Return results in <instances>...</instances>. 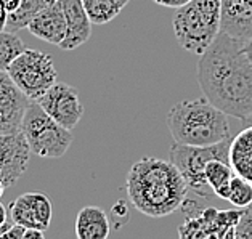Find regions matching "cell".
Here are the masks:
<instances>
[{
    "label": "cell",
    "instance_id": "cell-1",
    "mask_svg": "<svg viewBox=\"0 0 252 239\" xmlns=\"http://www.w3.org/2000/svg\"><path fill=\"white\" fill-rule=\"evenodd\" d=\"M198 82L204 96L226 116L244 120L252 114V64L244 42L220 30L199 55Z\"/></svg>",
    "mask_w": 252,
    "mask_h": 239
},
{
    "label": "cell",
    "instance_id": "cell-2",
    "mask_svg": "<svg viewBox=\"0 0 252 239\" xmlns=\"http://www.w3.org/2000/svg\"><path fill=\"white\" fill-rule=\"evenodd\" d=\"M126 191L138 212L151 218H162L180 209L188 186L170 159L143 157L128 170Z\"/></svg>",
    "mask_w": 252,
    "mask_h": 239
},
{
    "label": "cell",
    "instance_id": "cell-3",
    "mask_svg": "<svg viewBox=\"0 0 252 239\" xmlns=\"http://www.w3.org/2000/svg\"><path fill=\"white\" fill-rule=\"evenodd\" d=\"M165 122L174 142L180 145L209 146L231 138L226 114L206 96L178 101L169 109Z\"/></svg>",
    "mask_w": 252,
    "mask_h": 239
},
{
    "label": "cell",
    "instance_id": "cell-4",
    "mask_svg": "<svg viewBox=\"0 0 252 239\" xmlns=\"http://www.w3.org/2000/svg\"><path fill=\"white\" fill-rule=\"evenodd\" d=\"M172 26L183 50L204 53L220 32V0H189L177 8Z\"/></svg>",
    "mask_w": 252,
    "mask_h": 239
},
{
    "label": "cell",
    "instance_id": "cell-5",
    "mask_svg": "<svg viewBox=\"0 0 252 239\" xmlns=\"http://www.w3.org/2000/svg\"><path fill=\"white\" fill-rule=\"evenodd\" d=\"M21 133L31 152L45 159L63 157L74 140L69 128L58 124L37 101L29 103L21 122Z\"/></svg>",
    "mask_w": 252,
    "mask_h": 239
},
{
    "label": "cell",
    "instance_id": "cell-6",
    "mask_svg": "<svg viewBox=\"0 0 252 239\" xmlns=\"http://www.w3.org/2000/svg\"><path fill=\"white\" fill-rule=\"evenodd\" d=\"M230 145L231 138L209 146H189L174 143L169 149V159L182 174L188 189L201 198H209L214 194L212 188L206 180V164L212 159L230 162Z\"/></svg>",
    "mask_w": 252,
    "mask_h": 239
},
{
    "label": "cell",
    "instance_id": "cell-7",
    "mask_svg": "<svg viewBox=\"0 0 252 239\" xmlns=\"http://www.w3.org/2000/svg\"><path fill=\"white\" fill-rule=\"evenodd\" d=\"M7 72L16 87L32 101L39 100L58 81V72L50 55L32 48H24L11 61Z\"/></svg>",
    "mask_w": 252,
    "mask_h": 239
},
{
    "label": "cell",
    "instance_id": "cell-8",
    "mask_svg": "<svg viewBox=\"0 0 252 239\" xmlns=\"http://www.w3.org/2000/svg\"><path fill=\"white\" fill-rule=\"evenodd\" d=\"M185 222L178 226V236L183 239L196 238H235L241 210H217L214 207L202 209L191 201L182 204Z\"/></svg>",
    "mask_w": 252,
    "mask_h": 239
},
{
    "label": "cell",
    "instance_id": "cell-9",
    "mask_svg": "<svg viewBox=\"0 0 252 239\" xmlns=\"http://www.w3.org/2000/svg\"><path fill=\"white\" fill-rule=\"evenodd\" d=\"M44 111L63 127L72 130L84 116V106L79 98V91L69 84L57 82L48 89L39 100Z\"/></svg>",
    "mask_w": 252,
    "mask_h": 239
},
{
    "label": "cell",
    "instance_id": "cell-10",
    "mask_svg": "<svg viewBox=\"0 0 252 239\" xmlns=\"http://www.w3.org/2000/svg\"><path fill=\"white\" fill-rule=\"evenodd\" d=\"M31 148L20 132L0 135V179L11 186L21 179L29 165Z\"/></svg>",
    "mask_w": 252,
    "mask_h": 239
},
{
    "label": "cell",
    "instance_id": "cell-11",
    "mask_svg": "<svg viewBox=\"0 0 252 239\" xmlns=\"http://www.w3.org/2000/svg\"><path fill=\"white\" fill-rule=\"evenodd\" d=\"M10 220L26 228L47 231L52 222V199L44 193H24L10 204Z\"/></svg>",
    "mask_w": 252,
    "mask_h": 239
},
{
    "label": "cell",
    "instance_id": "cell-12",
    "mask_svg": "<svg viewBox=\"0 0 252 239\" xmlns=\"http://www.w3.org/2000/svg\"><path fill=\"white\" fill-rule=\"evenodd\" d=\"M31 100L11 81L7 71H0V135L21 130V122Z\"/></svg>",
    "mask_w": 252,
    "mask_h": 239
},
{
    "label": "cell",
    "instance_id": "cell-13",
    "mask_svg": "<svg viewBox=\"0 0 252 239\" xmlns=\"http://www.w3.org/2000/svg\"><path fill=\"white\" fill-rule=\"evenodd\" d=\"M220 30L241 42L252 39V0H220Z\"/></svg>",
    "mask_w": 252,
    "mask_h": 239
},
{
    "label": "cell",
    "instance_id": "cell-14",
    "mask_svg": "<svg viewBox=\"0 0 252 239\" xmlns=\"http://www.w3.org/2000/svg\"><path fill=\"white\" fill-rule=\"evenodd\" d=\"M61 10L66 18L67 32L60 48L63 50H76L84 45L92 35V21L85 11L82 0H58Z\"/></svg>",
    "mask_w": 252,
    "mask_h": 239
},
{
    "label": "cell",
    "instance_id": "cell-15",
    "mask_svg": "<svg viewBox=\"0 0 252 239\" xmlns=\"http://www.w3.org/2000/svg\"><path fill=\"white\" fill-rule=\"evenodd\" d=\"M28 30L34 37L47 42L52 45H61L64 40L67 26L63 10H61L58 0L50 7L42 10L37 16H34L28 24Z\"/></svg>",
    "mask_w": 252,
    "mask_h": 239
},
{
    "label": "cell",
    "instance_id": "cell-16",
    "mask_svg": "<svg viewBox=\"0 0 252 239\" xmlns=\"http://www.w3.org/2000/svg\"><path fill=\"white\" fill-rule=\"evenodd\" d=\"M111 223L106 212L96 206H87L76 217V236L79 239H106Z\"/></svg>",
    "mask_w": 252,
    "mask_h": 239
},
{
    "label": "cell",
    "instance_id": "cell-17",
    "mask_svg": "<svg viewBox=\"0 0 252 239\" xmlns=\"http://www.w3.org/2000/svg\"><path fill=\"white\" fill-rule=\"evenodd\" d=\"M230 164L235 174L252 183V124L231 138Z\"/></svg>",
    "mask_w": 252,
    "mask_h": 239
},
{
    "label": "cell",
    "instance_id": "cell-18",
    "mask_svg": "<svg viewBox=\"0 0 252 239\" xmlns=\"http://www.w3.org/2000/svg\"><path fill=\"white\" fill-rule=\"evenodd\" d=\"M204 174L214 194L219 196L220 199H225V201L228 199L230 183L233 177H235V170H233L231 164L220 161V159H212V161H209L206 164Z\"/></svg>",
    "mask_w": 252,
    "mask_h": 239
},
{
    "label": "cell",
    "instance_id": "cell-19",
    "mask_svg": "<svg viewBox=\"0 0 252 239\" xmlns=\"http://www.w3.org/2000/svg\"><path fill=\"white\" fill-rule=\"evenodd\" d=\"M55 2H57V0H21L18 10L8 15L5 30L16 34L18 30L28 28V24L31 23V20H32L34 16H37L42 10L50 7Z\"/></svg>",
    "mask_w": 252,
    "mask_h": 239
},
{
    "label": "cell",
    "instance_id": "cell-20",
    "mask_svg": "<svg viewBox=\"0 0 252 239\" xmlns=\"http://www.w3.org/2000/svg\"><path fill=\"white\" fill-rule=\"evenodd\" d=\"M92 24H106L121 13L116 0H82Z\"/></svg>",
    "mask_w": 252,
    "mask_h": 239
},
{
    "label": "cell",
    "instance_id": "cell-21",
    "mask_svg": "<svg viewBox=\"0 0 252 239\" xmlns=\"http://www.w3.org/2000/svg\"><path fill=\"white\" fill-rule=\"evenodd\" d=\"M23 40L15 32L0 30V71H7L18 55L24 50Z\"/></svg>",
    "mask_w": 252,
    "mask_h": 239
},
{
    "label": "cell",
    "instance_id": "cell-22",
    "mask_svg": "<svg viewBox=\"0 0 252 239\" xmlns=\"http://www.w3.org/2000/svg\"><path fill=\"white\" fill-rule=\"evenodd\" d=\"M228 202L238 209L248 207L252 204V183L246 180L244 177L235 174L230 183V194H228Z\"/></svg>",
    "mask_w": 252,
    "mask_h": 239
},
{
    "label": "cell",
    "instance_id": "cell-23",
    "mask_svg": "<svg viewBox=\"0 0 252 239\" xmlns=\"http://www.w3.org/2000/svg\"><path fill=\"white\" fill-rule=\"evenodd\" d=\"M235 238L238 239H252V204L243 207V212L239 215Z\"/></svg>",
    "mask_w": 252,
    "mask_h": 239
},
{
    "label": "cell",
    "instance_id": "cell-24",
    "mask_svg": "<svg viewBox=\"0 0 252 239\" xmlns=\"http://www.w3.org/2000/svg\"><path fill=\"white\" fill-rule=\"evenodd\" d=\"M111 213H113V222L118 225L116 228H121V225H124V223L121 222V218L124 220V222H127V220H128V215H127V204H126V202H118L116 206H113Z\"/></svg>",
    "mask_w": 252,
    "mask_h": 239
},
{
    "label": "cell",
    "instance_id": "cell-25",
    "mask_svg": "<svg viewBox=\"0 0 252 239\" xmlns=\"http://www.w3.org/2000/svg\"><path fill=\"white\" fill-rule=\"evenodd\" d=\"M24 231H26V226L13 222L10 228L2 235V239H24Z\"/></svg>",
    "mask_w": 252,
    "mask_h": 239
},
{
    "label": "cell",
    "instance_id": "cell-26",
    "mask_svg": "<svg viewBox=\"0 0 252 239\" xmlns=\"http://www.w3.org/2000/svg\"><path fill=\"white\" fill-rule=\"evenodd\" d=\"M158 5H162V7H169V8H180L185 3H188L189 0H153Z\"/></svg>",
    "mask_w": 252,
    "mask_h": 239
},
{
    "label": "cell",
    "instance_id": "cell-27",
    "mask_svg": "<svg viewBox=\"0 0 252 239\" xmlns=\"http://www.w3.org/2000/svg\"><path fill=\"white\" fill-rule=\"evenodd\" d=\"M45 231H42L39 228H26L24 231V239H44Z\"/></svg>",
    "mask_w": 252,
    "mask_h": 239
},
{
    "label": "cell",
    "instance_id": "cell-28",
    "mask_svg": "<svg viewBox=\"0 0 252 239\" xmlns=\"http://www.w3.org/2000/svg\"><path fill=\"white\" fill-rule=\"evenodd\" d=\"M0 3H2V7L7 10V13H13V11L18 10V7H20L21 0H0Z\"/></svg>",
    "mask_w": 252,
    "mask_h": 239
},
{
    "label": "cell",
    "instance_id": "cell-29",
    "mask_svg": "<svg viewBox=\"0 0 252 239\" xmlns=\"http://www.w3.org/2000/svg\"><path fill=\"white\" fill-rule=\"evenodd\" d=\"M7 20H8V13L2 7V3H0V30H5V28H7Z\"/></svg>",
    "mask_w": 252,
    "mask_h": 239
},
{
    "label": "cell",
    "instance_id": "cell-30",
    "mask_svg": "<svg viewBox=\"0 0 252 239\" xmlns=\"http://www.w3.org/2000/svg\"><path fill=\"white\" fill-rule=\"evenodd\" d=\"M7 209H5V206L0 202V226H2L5 222H7Z\"/></svg>",
    "mask_w": 252,
    "mask_h": 239
},
{
    "label": "cell",
    "instance_id": "cell-31",
    "mask_svg": "<svg viewBox=\"0 0 252 239\" xmlns=\"http://www.w3.org/2000/svg\"><path fill=\"white\" fill-rule=\"evenodd\" d=\"M244 52H246V55H248V58H249L251 64H252V39L244 44Z\"/></svg>",
    "mask_w": 252,
    "mask_h": 239
},
{
    "label": "cell",
    "instance_id": "cell-32",
    "mask_svg": "<svg viewBox=\"0 0 252 239\" xmlns=\"http://www.w3.org/2000/svg\"><path fill=\"white\" fill-rule=\"evenodd\" d=\"M116 2H118V5H119L121 8H124L126 5H127L128 2H130V0H116Z\"/></svg>",
    "mask_w": 252,
    "mask_h": 239
},
{
    "label": "cell",
    "instance_id": "cell-33",
    "mask_svg": "<svg viewBox=\"0 0 252 239\" xmlns=\"http://www.w3.org/2000/svg\"><path fill=\"white\" fill-rule=\"evenodd\" d=\"M5 188H7V186H5V185H3V181H2V179H0V198H2V194H3V191H5Z\"/></svg>",
    "mask_w": 252,
    "mask_h": 239
},
{
    "label": "cell",
    "instance_id": "cell-34",
    "mask_svg": "<svg viewBox=\"0 0 252 239\" xmlns=\"http://www.w3.org/2000/svg\"><path fill=\"white\" fill-rule=\"evenodd\" d=\"M243 122H244V124H248V125H249V124H252V114L249 116V118H246Z\"/></svg>",
    "mask_w": 252,
    "mask_h": 239
}]
</instances>
